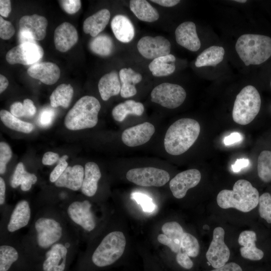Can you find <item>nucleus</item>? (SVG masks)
<instances>
[{
  "label": "nucleus",
  "mask_w": 271,
  "mask_h": 271,
  "mask_svg": "<svg viewBox=\"0 0 271 271\" xmlns=\"http://www.w3.org/2000/svg\"><path fill=\"white\" fill-rule=\"evenodd\" d=\"M200 126L196 120L181 118L168 129L164 141L166 151L171 155H180L188 151L197 140Z\"/></svg>",
  "instance_id": "f257e3e1"
},
{
  "label": "nucleus",
  "mask_w": 271,
  "mask_h": 271,
  "mask_svg": "<svg viewBox=\"0 0 271 271\" xmlns=\"http://www.w3.org/2000/svg\"><path fill=\"white\" fill-rule=\"evenodd\" d=\"M63 218L54 213L45 212L37 216L33 227V242L36 249L46 252L54 244L64 241L66 228Z\"/></svg>",
  "instance_id": "f03ea898"
},
{
  "label": "nucleus",
  "mask_w": 271,
  "mask_h": 271,
  "mask_svg": "<svg viewBox=\"0 0 271 271\" xmlns=\"http://www.w3.org/2000/svg\"><path fill=\"white\" fill-rule=\"evenodd\" d=\"M259 193L247 180L240 179L233 185L232 190L224 189L218 194L216 201L223 209L235 208L243 212H248L258 204Z\"/></svg>",
  "instance_id": "7ed1b4c3"
},
{
  "label": "nucleus",
  "mask_w": 271,
  "mask_h": 271,
  "mask_svg": "<svg viewBox=\"0 0 271 271\" xmlns=\"http://www.w3.org/2000/svg\"><path fill=\"white\" fill-rule=\"evenodd\" d=\"M235 49L246 66L259 65L271 56V38L258 34H244L237 40Z\"/></svg>",
  "instance_id": "20e7f679"
},
{
  "label": "nucleus",
  "mask_w": 271,
  "mask_h": 271,
  "mask_svg": "<svg viewBox=\"0 0 271 271\" xmlns=\"http://www.w3.org/2000/svg\"><path fill=\"white\" fill-rule=\"evenodd\" d=\"M100 108L101 105L96 98L89 95L83 96L66 115L65 125L72 130L92 128L98 122Z\"/></svg>",
  "instance_id": "39448f33"
},
{
  "label": "nucleus",
  "mask_w": 271,
  "mask_h": 271,
  "mask_svg": "<svg viewBox=\"0 0 271 271\" xmlns=\"http://www.w3.org/2000/svg\"><path fill=\"white\" fill-rule=\"evenodd\" d=\"M261 98L257 90L252 85L242 89L236 97L232 109V118L239 124L250 123L258 114Z\"/></svg>",
  "instance_id": "423d86ee"
},
{
  "label": "nucleus",
  "mask_w": 271,
  "mask_h": 271,
  "mask_svg": "<svg viewBox=\"0 0 271 271\" xmlns=\"http://www.w3.org/2000/svg\"><path fill=\"white\" fill-rule=\"evenodd\" d=\"M126 239L123 232H109L102 239L93 251L91 259L98 267H104L113 263L123 253Z\"/></svg>",
  "instance_id": "0eeeda50"
},
{
  "label": "nucleus",
  "mask_w": 271,
  "mask_h": 271,
  "mask_svg": "<svg viewBox=\"0 0 271 271\" xmlns=\"http://www.w3.org/2000/svg\"><path fill=\"white\" fill-rule=\"evenodd\" d=\"M64 210L67 219L78 230L90 232L95 228L96 219L92 204L88 200H75L69 203Z\"/></svg>",
  "instance_id": "6e6552de"
},
{
  "label": "nucleus",
  "mask_w": 271,
  "mask_h": 271,
  "mask_svg": "<svg viewBox=\"0 0 271 271\" xmlns=\"http://www.w3.org/2000/svg\"><path fill=\"white\" fill-rule=\"evenodd\" d=\"M151 96L152 102L167 108L174 109L184 102L186 92L179 85L164 82L153 89Z\"/></svg>",
  "instance_id": "1a4fd4ad"
},
{
  "label": "nucleus",
  "mask_w": 271,
  "mask_h": 271,
  "mask_svg": "<svg viewBox=\"0 0 271 271\" xmlns=\"http://www.w3.org/2000/svg\"><path fill=\"white\" fill-rule=\"evenodd\" d=\"M126 177L129 181L143 187H161L170 178L168 172L155 167L130 169L126 173Z\"/></svg>",
  "instance_id": "9d476101"
},
{
  "label": "nucleus",
  "mask_w": 271,
  "mask_h": 271,
  "mask_svg": "<svg viewBox=\"0 0 271 271\" xmlns=\"http://www.w3.org/2000/svg\"><path fill=\"white\" fill-rule=\"evenodd\" d=\"M44 55L43 48L36 42L20 43L10 50L6 59L10 64L29 65L37 63Z\"/></svg>",
  "instance_id": "9b49d317"
},
{
  "label": "nucleus",
  "mask_w": 271,
  "mask_h": 271,
  "mask_svg": "<svg viewBox=\"0 0 271 271\" xmlns=\"http://www.w3.org/2000/svg\"><path fill=\"white\" fill-rule=\"evenodd\" d=\"M224 235L225 231L222 227H216L206 254L207 260L214 268L223 266L229 258L230 250L224 242Z\"/></svg>",
  "instance_id": "f8f14e48"
},
{
  "label": "nucleus",
  "mask_w": 271,
  "mask_h": 271,
  "mask_svg": "<svg viewBox=\"0 0 271 271\" xmlns=\"http://www.w3.org/2000/svg\"><path fill=\"white\" fill-rule=\"evenodd\" d=\"M171 46L170 41L161 36H145L137 44L139 53L144 57L152 60L170 54Z\"/></svg>",
  "instance_id": "ddd939ff"
},
{
  "label": "nucleus",
  "mask_w": 271,
  "mask_h": 271,
  "mask_svg": "<svg viewBox=\"0 0 271 271\" xmlns=\"http://www.w3.org/2000/svg\"><path fill=\"white\" fill-rule=\"evenodd\" d=\"M201 175L197 169H189L177 174L170 182L169 186L173 196L177 199L184 197L187 191L196 186Z\"/></svg>",
  "instance_id": "4468645a"
},
{
  "label": "nucleus",
  "mask_w": 271,
  "mask_h": 271,
  "mask_svg": "<svg viewBox=\"0 0 271 271\" xmlns=\"http://www.w3.org/2000/svg\"><path fill=\"white\" fill-rule=\"evenodd\" d=\"M70 246V244L66 240L52 246L45 252V258L42 264L43 270L64 271Z\"/></svg>",
  "instance_id": "2eb2a0df"
},
{
  "label": "nucleus",
  "mask_w": 271,
  "mask_h": 271,
  "mask_svg": "<svg viewBox=\"0 0 271 271\" xmlns=\"http://www.w3.org/2000/svg\"><path fill=\"white\" fill-rule=\"evenodd\" d=\"M155 131L153 124L145 122L125 129L122 133L121 140L128 147H137L147 143Z\"/></svg>",
  "instance_id": "dca6fc26"
},
{
  "label": "nucleus",
  "mask_w": 271,
  "mask_h": 271,
  "mask_svg": "<svg viewBox=\"0 0 271 271\" xmlns=\"http://www.w3.org/2000/svg\"><path fill=\"white\" fill-rule=\"evenodd\" d=\"M162 230L163 233L158 236V241L169 247L174 253L180 251L184 233L180 224L176 221L168 222L162 225Z\"/></svg>",
  "instance_id": "f3484780"
},
{
  "label": "nucleus",
  "mask_w": 271,
  "mask_h": 271,
  "mask_svg": "<svg viewBox=\"0 0 271 271\" xmlns=\"http://www.w3.org/2000/svg\"><path fill=\"white\" fill-rule=\"evenodd\" d=\"M47 26V19L37 14L24 16L19 21L20 31L29 34L35 41L45 38Z\"/></svg>",
  "instance_id": "a211bd4d"
},
{
  "label": "nucleus",
  "mask_w": 271,
  "mask_h": 271,
  "mask_svg": "<svg viewBox=\"0 0 271 271\" xmlns=\"http://www.w3.org/2000/svg\"><path fill=\"white\" fill-rule=\"evenodd\" d=\"M78 35L75 27L68 22H64L55 30L54 41L56 49L61 52L70 50L77 42Z\"/></svg>",
  "instance_id": "6ab92c4d"
},
{
  "label": "nucleus",
  "mask_w": 271,
  "mask_h": 271,
  "mask_svg": "<svg viewBox=\"0 0 271 271\" xmlns=\"http://www.w3.org/2000/svg\"><path fill=\"white\" fill-rule=\"evenodd\" d=\"M175 37L179 45L191 51H197L201 47L196 25L192 22H185L178 26L175 30Z\"/></svg>",
  "instance_id": "aec40b11"
},
{
  "label": "nucleus",
  "mask_w": 271,
  "mask_h": 271,
  "mask_svg": "<svg viewBox=\"0 0 271 271\" xmlns=\"http://www.w3.org/2000/svg\"><path fill=\"white\" fill-rule=\"evenodd\" d=\"M31 77L39 80L47 85L55 83L60 76V70L55 63L49 62L37 63L30 66L27 70Z\"/></svg>",
  "instance_id": "412c9836"
},
{
  "label": "nucleus",
  "mask_w": 271,
  "mask_h": 271,
  "mask_svg": "<svg viewBox=\"0 0 271 271\" xmlns=\"http://www.w3.org/2000/svg\"><path fill=\"white\" fill-rule=\"evenodd\" d=\"M31 217V210L29 202L22 200L18 202L13 209L7 228L9 232H15L26 226Z\"/></svg>",
  "instance_id": "4be33fe9"
},
{
  "label": "nucleus",
  "mask_w": 271,
  "mask_h": 271,
  "mask_svg": "<svg viewBox=\"0 0 271 271\" xmlns=\"http://www.w3.org/2000/svg\"><path fill=\"white\" fill-rule=\"evenodd\" d=\"M84 176V169L79 165L68 166L62 175L54 183L57 187H64L72 191L81 189Z\"/></svg>",
  "instance_id": "5701e85b"
},
{
  "label": "nucleus",
  "mask_w": 271,
  "mask_h": 271,
  "mask_svg": "<svg viewBox=\"0 0 271 271\" xmlns=\"http://www.w3.org/2000/svg\"><path fill=\"white\" fill-rule=\"evenodd\" d=\"M256 234L255 232L245 230L240 233L238 241L241 246L240 252L243 258L251 260H259L262 258L264 253L256 247Z\"/></svg>",
  "instance_id": "b1692460"
},
{
  "label": "nucleus",
  "mask_w": 271,
  "mask_h": 271,
  "mask_svg": "<svg viewBox=\"0 0 271 271\" xmlns=\"http://www.w3.org/2000/svg\"><path fill=\"white\" fill-rule=\"evenodd\" d=\"M111 28L115 38L122 43H129L134 36V26L124 15L115 16L111 22Z\"/></svg>",
  "instance_id": "393cba45"
},
{
  "label": "nucleus",
  "mask_w": 271,
  "mask_h": 271,
  "mask_svg": "<svg viewBox=\"0 0 271 271\" xmlns=\"http://www.w3.org/2000/svg\"><path fill=\"white\" fill-rule=\"evenodd\" d=\"M101 177L98 166L94 162L86 163L84 176L80 189L81 192L87 197H92L96 193L98 182Z\"/></svg>",
  "instance_id": "a878e982"
},
{
  "label": "nucleus",
  "mask_w": 271,
  "mask_h": 271,
  "mask_svg": "<svg viewBox=\"0 0 271 271\" xmlns=\"http://www.w3.org/2000/svg\"><path fill=\"white\" fill-rule=\"evenodd\" d=\"M110 17L107 9H102L86 18L83 22V30L92 37L98 36L106 27Z\"/></svg>",
  "instance_id": "bb28decb"
},
{
  "label": "nucleus",
  "mask_w": 271,
  "mask_h": 271,
  "mask_svg": "<svg viewBox=\"0 0 271 271\" xmlns=\"http://www.w3.org/2000/svg\"><path fill=\"white\" fill-rule=\"evenodd\" d=\"M98 88L101 97L104 101L120 93L121 83L117 72L114 70L104 75L99 81Z\"/></svg>",
  "instance_id": "cd10ccee"
},
{
  "label": "nucleus",
  "mask_w": 271,
  "mask_h": 271,
  "mask_svg": "<svg viewBox=\"0 0 271 271\" xmlns=\"http://www.w3.org/2000/svg\"><path fill=\"white\" fill-rule=\"evenodd\" d=\"M119 76L121 83V96L128 98L136 95L137 90L135 85L142 80V75L130 68H123L119 71Z\"/></svg>",
  "instance_id": "c85d7f7f"
},
{
  "label": "nucleus",
  "mask_w": 271,
  "mask_h": 271,
  "mask_svg": "<svg viewBox=\"0 0 271 271\" xmlns=\"http://www.w3.org/2000/svg\"><path fill=\"white\" fill-rule=\"evenodd\" d=\"M129 7L134 15L142 21L154 22L159 18L157 10L147 1L131 0Z\"/></svg>",
  "instance_id": "c756f323"
},
{
  "label": "nucleus",
  "mask_w": 271,
  "mask_h": 271,
  "mask_svg": "<svg viewBox=\"0 0 271 271\" xmlns=\"http://www.w3.org/2000/svg\"><path fill=\"white\" fill-rule=\"evenodd\" d=\"M175 57L170 54L153 60L149 65V68L154 76H167L175 71Z\"/></svg>",
  "instance_id": "7c9ffc66"
},
{
  "label": "nucleus",
  "mask_w": 271,
  "mask_h": 271,
  "mask_svg": "<svg viewBox=\"0 0 271 271\" xmlns=\"http://www.w3.org/2000/svg\"><path fill=\"white\" fill-rule=\"evenodd\" d=\"M144 111V106L142 103L129 99L114 106L112 115L115 120L121 122L128 114L141 116Z\"/></svg>",
  "instance_id": "2f4dec72"
},
{
  "label": "nucleus",
  "mask_w": 271,
  "mask_h": 271,
  "mask_svg": "<svg viewBox=\"0 0 271 271\" xmlns=\"http://www.w3.org/2000/svg\"><path fill=\"white\" fill-rule=\"evenodd\" d=\"M225 51L222 47L212 46L202 51L197 57L195 65L197 67L215 66L223 59Z\"/></svg>",
  "instance_id": "473e14b6"
},
{
  "label": "nucleus",
  "mask_w": 271,
  "mask_h": 271,
  "mask_svg": "<svg viewBox=\"0 0 271 271\" xmlns=\"http://www.w3.org/2000/svg\"><path fill=\"white\" fill-rule=\"evenodd\" d=\"M37 181V176L26 171L23 164L20 162L16 167L11 180V186L16 188L20 185L23 191H28Z\"/></svg>",
  "instance_id": "72a5a7b5"
},
{
  "label": "nucleus",
  "mask_w": 271,
  "mask_h": 271,
  "mask_svg": "<svg viewBox=\"0 0 271 271\" xmlns=\"http://www.w3.org/2000/svg\"><path fill=\"white\" fill-rule=\"evenodd\" d=\"M73 88L70 84L59 85L52 93L50 97V104L53 107H69L73 95Z\"/></svg>",
  "instance_id": "f704fd0d"
},
{
  "label": "nucleus",
  "mask_w": 271,
  "mask_h": 271,
  "mask_svg": "<svg viewBox=\"0 0 271 271\" xmlns=\"http://www.w3.org/2000/svg\"><path fill=\"white\" fill-rule=\"evenodd\" d=\"M91 51L99 56L106 57L110 55L114 48L113 41L108 35L99 34L89 43Z\"/></svg>",
  "instance_id": "c9c22d12"
},
{
  "label": "nucleus",
  "mask_w": 271,
  "mask_h": 271,
  "mask_svg": "<svg viewBox=\"0 0 271 271\" xmlns=\"http://www.w3.org/2000/svg\"><path fill=\"white\" fill-rule=\"evenodd\" d=\"M0 117L4 124L13 130L28 133L34 129V125L32 123L18 119L6 110H1Z\"/></svg>",
  "instance_id": "e433bc0d"
},
{
  "label": "nucleus",
  "mask_w": 271,
  "mask_h": 271,
  "mask_svg": "<svg viewBox=\"0 0 271 271\" xmlns=\"http://www.w3.org/2000/svg\"><path fill=\"white\" fill-rule=\"evenodd\" d=\"M18 258L19 253L15 247L6 244L1 245L0 271H8Z\"/></svg>",
  "instance_id": "4c0bfd02"
},
{
  "label": "nucleus",
  "mask_w": 271,
  "mask_h": 271,
  "mask_svg": "<svg viewBox=\"0 0 271 271\" xmlns=\"http://www.w3.org/2000/svg\"><path fill=\"white\" fill-rule=\"evenodd\" d=\"M257 173L264 182L271 181V151H262L257 160Z\"/></svg>",
  "instance_id": "58836bf2"
},
{
  "label": "nucleus",
  "mask_w": 271,
  "mask_h": 271,
  "mask_svg": "<svg viewBox=\"0 0 271 271\" xmlns=\"http://www.w3.org/2000/svg\"><path fill=\"white\" fill-rule=\"evenodd\" d=\"M181 250L189 256L196 257L200 250V245L197 238L192 234L185 232L181 242Z\"/></svg>",
  "instance_id": "ea45409f"
},
{
  "label": "nucleus",
  "mask_w": 271,
  "mask_h": 271,
  "mask_svg": "<svg viewBox=\"0 0 271 271\" xmlns=\"http://www.w3.org/2000/svg\"><path fill=\"white\" fill-rule=\"evenodd\" d=\"M259 213L260 217L268 223H271V195L269 193H264L259 196Z\"/></svg>",
  "instance_id": "a19ab883"
},
{
  "label": "nucleus",
  "mask_w": 271,
  "mask_h": 271,
  "mask_svg": "<svg viewBox=\"0 0 271 271\" xmlns=\"http://www.w3.org/2000/svg\"><path fill=\"white\" fill-rule=\"evenodd\" d=\"M12 152L9 145L5 142L0 143V174H4L6 170V166L11 160Z\"/></svg>",
  "instance_id": "79ce46f5"
},
{
  "label": "nucleus",
  "mask_w": 271,
  "mask_h": 271,
  "mask_svg": "<svg viewBox=\"0 0 271 271\" xmlns=\"http://www.w3.org/2000/svg\"><path fill=\"white\" fill-rule=\"evenodd\" d=\"M131 198L140 204L145 212H151L155 209V205L152 199L144 194L134 192L131 194Z\"/></svg>",
  "instance_id": "37998d69"
},
{
  "label": "nucleus",
  "mask_w": 271,
  "mask_h": 271,
  "mask_svg": "<svg viewBox=\"0 0 271 271\" xmlns=\"http://www.w3.org/2000/svg\"><path fill=\"white\" fill-rule=\"evenodd\" d=\"M68 158L67 155H64L59 159L57 165L50 173L49 180L51 182L55 183L66 169L68 167L66 160Z\"/></svg>",
  "instance_id": "c03bdc74"
},
{
  "label": "nucleus",
  "mask_w": 271,
  "mask_h": 271,
  "mask_svg": "<svg viewBox=\"0 0 271 271\" xmlns=\"http://www.w3.org/2000/svg\"><path fill=\"white\" fill-rule=\"evenodd\" d=\"M15 33V29L12 24L0 17V37L4 40H9Z\"/></svg>",
  "instance_id": "a18cd8bd"
},
{
  "label": "nucleus",
  "mask_w": 271,
  "mask_h": 271,
  "mask_svg": "<svg viewBox=\"0 0 271 271\" xmlns=\"http://www.w3.org/2000/svg\"><path fill=\"white\" fill-rule=\"evenodd\" d=\"M59 2L63 10L68 14L76 13L81 7L80 0H62Z\"/></svg>",
  "instance_id": "49530a36"
},
{
  "label": "nucleus",
  "mask_w": 271,
  "mask_h": 271,
  "mask_svg": "<svg viewBox=\"0 0 271 271\" xmlns=\"http://www.w3.org/2000/svg\"><path fill=\"white\" fill-rule=\"evenodd\" d=\"M176 259L178 263L186 269H190L193 266V262L190 256L182 251L177 253Z\"/></svg>",
  "instance_id": "de8ad7c7"
},
{
  "label": "nucleus",
  "mask_w": 271,
  "mask_h": 271,
  "mask_svg": "<svg viewBox=\"0 0 271 271\" xmlns=\"http://www.w3.org/2000/svg\"><path fill=\"white\" fill-rule=\"evenodd\" d=\"M54 117V111L50 109H45L42 111L40 122L43 126H47L50 124Z\"/></svg>",
  "instance_id": "09e8293b"
},
{
  "label": "nucleus",
  "mask_w": 271,
  "mask_h": 271,
  "mask_svg": "<svg viewBox=\"0 0 271 271\" xmlns=\"http://www.w3.org/2000/svg\"><path fill=\"white\" fill-rule=\"evenodd\" d=\"M10 112L17 117L25 116V111L23 104L20 102L13 103L10 107Z\"/></svg>",
  "instance_id": "8fccbe9b"
},
{
  "label": "nucleus",
  "mask_w": 271,
  "mask_h": 271,
  "mask_svg": "<svg viewBox=\"0 0 271 271\" xmlns=\"http://www.w3.org/2000/svg\"><path fill=\"white\" fill-rule=\"evenodd\" d=\"M59 155L52 152H47L44 154L42 162L45 165H52L59 160Z\"/></svg>",
  "instance_id": "3c124183"
},
{
  "label": "nucleus",
  "mask_w": 271,
  "mask_h": 271,
  "mask_svg": "<svg viewBox=\"0 0 271 271\" xmlns=\"http://www.w3.org/2000/svg\"><path fill=\"white\" fill-rule=\"evenodd\" d=\"M23 104L25 111V117H31L35 114L37 109L32 100L25 99Z\"/></svg>",
  "instance_id": "603ef678"
},
{
  "label": "nucleus",
  "mask_w": 271,
  "mask_h": 271,
  "mask_svg": "<svg viewBox=\"0 0 271 271\" xmlns=\"http://www.w3.org/2000/svg\"><path fill=\"white\" fill-rule=\"evenodd\" d=\"M242 136L238 132H233L224 139V144L226 146H230L242 140Z\"/></svg>",
  "instance_id": "864d4df0"
},
{
  "label": "nucleus",
  "mask_w": 271,
  "mask_h": 271,
  "mask_svg": "<svg viewBox=\"0 0 271 271\" xmlns=\"http://www.w3.org/2000/svg\"><path fill=\"white\" fill-rule=\"evenodd\" d=\"M249 164L250 162L248 159H238L236 160L234 164L232 165V170L233 172L237 173L242 169L247 167Z\"/></svg>",
  "instance_id": "5fc2aeb1"
},
{
  "label": "nucleus",
  "mask_w": 271,
  "mask_h": 271,
  "mask_svg": "<svg viewBox=\"0 0 271 271\" xmlns=\"http://www.w3.org/2000/svg\"><path fill=\"white\" fill-rule=\"evenodd\" d=\"M11 11V1L9 0L0 1V15L2 17H8Z\"/></svg>",
  "instance_id": "6e6d98bb"
},
{
  "label": "nucleus",
  "mask_w": 271,
  "mask_h": 271,
  "mask_svg": "<svg viewBox=\"0 0 271 271\" xmlns=\"http://www.w3.org/2000/svg\"><path fill=\"white\" fill-rule=\"evenodd\" d=\"M211 271H242V269L238 264L231 262Z\"/></svg>",
  "instance_id": "4d7b16f0"
},
{
  "label": "nucleus",
  "mask_w": 271,
  "mask_h": 271,
  "mask_svg": "<svg viewBox=\"0 0 271 271\" xmlns=\"http://www.w3.org/2000/svg\"><path fill=\"white\" fill-rule=\"evenodd\" d=\"M151 2L160 6L166 7H171L176 6L180 2L179 0H152Z\"/></svg>",
  "instance_id": "13d9d810"
},
{
  "label": "nucleus",
  "mask_w": 271,
  "mask_h": 271,
  "mask_svg": "<svg viewBox=\"0 0 271 271\" xmlns=\"http://www.w3.org/2000/svg\"><path fill=\"white\" fill-rule=\"evenodd\" d=\"M6 184L4 179L0 177V205H4L6 199Z\"/></svg>",
  "instance_id": "bf43d9fd"
},
{
  "label": "nucleus",
  "mask_w": 271,
  "mask_h": 271,
  "mask_svg": "<svg viewBox=\"0 0 271 271\" xmlns=\"http://www.w3.org/2000/svg\"><path fill=\"white\" fill-rule=\"evenodd\" d=\"M9 85V81L7 78L3 75H0V93L3 92Z\"/></svg>",
  "instance_id": "052dcab7"
},
{
  "label": "nucleus",
  "mask_w": 271,
  "mask_h": 271,
  "mask_svg": "<svg viewBox=\"0 0 271 271\" xmlns=\"http://www.w3.org/2000/svg\"><path fill=\"white\" fill-rule=\"evenodd\" d=\"M234 1L238 3H243L246 2V0H235Z\"/></svg>",
  "instance_id": "680f3d73"
},
{
  "label": "nucleus",
  "mask_w": 271,
  "mask_h": 271,
  "mask_svg": "<svg viewBox=\"0 0 271 271\" xmlns=\"http://www.w3.org/2000/svg\"><path fill=\"white\" fill-rule=\"evenodd\" d=\"M270 86H271V82H270Z\"/></svg>",
  "instance_id": "e2e57ef3"
}]
</instances>
